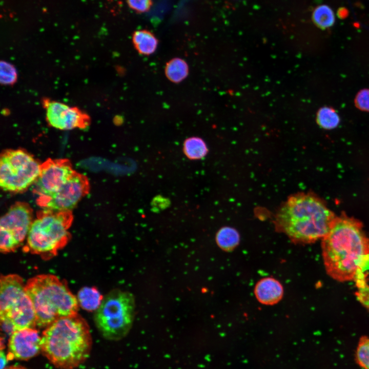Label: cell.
<instances>
[{"label":"cell","mask_w":369,"mask_h":369,"mask_svg":"<svg viewBox=\"0 0 369 369\" xmlns=\"http://www.w3.org/2000/svg\"><path fill=\"white\" fill-rule=\"evenodd\" d=\"M104 297L94 287H84L77 293L78 304L87 311H96L100 306Z\"/></svg>","instance_id":"2e32d148"},{"label":"cell","mask_w":369,"mask_h":369,"mask_svg":"<svg viewBox=\"0 0 369 369\" xmlns=\"http://www.w3.org/2000/svg\"><path fill=\"white\" fill-rule=\"evenodd\" d=\"M42 350V337L34 328L14 331L8 342V360H28Z\"/></svg>","instance_id":"4fadbf2b"},{"label":"cell","mask_w":369,"mask_h":369,"mask_svg":"<svg viewBox=\"0 0 369 369\" xmlns=\"http://www.w3.org/2000/svg\"><path fill=\"white\" fill-rule=\"evenodd\" d=\"M17 74L13 65L6 61H1V83L5 85H13L17 80Z\"/></svg>","instance_id":"603a6c76"},{"label":"cell","mask_w":369,"mask_h":369,"mask_svg":"<svg viewBox=\"0 0 369 369\" xmlns=\"http://www.w3.org/2000/svg\"><path fill=\"white\" fill-rule=\"evenodd\" d=\"M316 121L320 127L330 130L336 128L338 125L340 118L333 108L324 107L318 111Z\"/></svg>","instance_id":"44dd1931"},{"label":"cell","mask_w":369,"mask_h":369,"mask_svg":"<svg viewBox=\"0 0 369 369\" xmlns=\"http://www.w3.org/2000/svg\"><path fill=\"white\" fill-rule=\"evenodd\" d=\"M215 240L217 245L222 250L230 252L235 249L240 242V235L236 229L224 226L217 232Z\"/></svg>","instance_id":"e0dca14e"},{"label":"cell","mask_w":369,"mask_h":369,"mask_svg":"<svg viewBox=\"0 0 369 369\" xmlns=\"http://www.w3.org/2000/svg\"><path fill=\"white\" fill-rule=\"evenodd\" d=\"M357 288L355 295L357 300L369 311V285L366 278L358 279L355 281Z\"/></svg>","instance_id":"cb8c5ba5"},{"label":"cell","mask_w":369,"mask_h":369,"mask_svg":"<svg viewBox=\"0 0 369 369\" xmlns=\"http://www.w3.org/2000/svg\"><path fill=\"white\" fill-rule=\"evenodd\" d=\"M30 205L18 201L12 204L0 220V250L3 253L13 252L26 239L33 221Z\"/></svg>","instance_id":"9c48e42d"},{"label":"cell","mask_w":369,"mask_h":369,"mask_svg":"<svg viewBox=\"0 0 369 369\" xmlns=\"http://www.w3.org/2000/svg\"><path fill=\"white\" fill-rule=\"evenodd\" d=\"M132 41L137 51L144 55L154 53L158 45V40L156 36L147 29L135 31L132 34Z\"/></svg>","instance_id":"9a60e30c"},{"label":"cell","mask_w":369,"mask_h":369,"mask_svg":"<svg viewBox=\"0 0 369 369\" xmlns=\"http://www.w3.org/2000/svg\"><path fill=\"white\" fill-rule=\"evenodd\" d=\"M348 15V10L344 7L340 8L337 11V15L339 18L344 19Z\"/></svg>","instance_id":"4316f807"},{"label":"cell","mask_w":369,"mask_h":369,"mask_svg":"<svg viewBox=\"0 0 369 369\" xmlns=\"http://www.w3.org/2000/svg\"><path fill=\"white\" fill-rule=\"evenodd\" d=\"M324 265L327 274L340 282L366 278L369 270V239L361 222L342 213L336 216L322 239Z\"/></svg>","instance_id":"6da1fadb"},{"label":"cell","mask_w":369,"mask_h":369,"mask_svg":"<svg viewBox=\"0 0 369 369\" xmlns=\"http://www.w3.org/2000/svg\"><path fill=\"white\" fill-rule=\"evenodd\" d=\"M88 178L75 171L69 179L56 192L38 196L37 204L44 210L56 211H71L90 191Z\"/></svg>","instance_id":"30bf717a"},{"label":"cell","mask_w":369,"mask_h":369,"mask_svg":"<svg viewBox=\"0 0 369 369\" xmlns=\"http://www.w3.org/2000/svg\"><path fill=\"white\" fill-rule=\"evenodd\" d=\"M42 104L46 111V121L52 127L61 130L84 129L90 124V116L77 107L49 98L43 99Z\"/></svg>","instance_id":"7c38bea8"},{"label":"cell","mask_w":369,"mask_h":369,"mask_svg":"<svg viewBox=\"0 0 369 369\" xmlns=\"http://www.w3.org/2000/svg\"><path fill=\"white\" fill-rule=\"evenodd\" d=\"M355 103L360 110L369 112V89H363L357 94Z\"/></svg>","instance_id":"484cf974"},{"label":"cell","mask_w":369,"mask_h":369,"mask_svg":"<svg viewBox=\"0 0 369 369\" xmlns=\"http://www.w3.org/2000/svg\"><path fill=\"white\" fill-rule=\"evenodd\" d=\"M355 359L359 365L364 369H369V337L360 338L355 354Z\"/></svg>","instance_id":"7402d4cb"},{"label":"cell","mask_w":369,"mask_h":369,"mask_svg":"<svg viewBox=\"0 0 369 369\" xmlns=\"http://www.w3.org/2000/svg\"><path fill=\"white\" fill-rule=\"evenodd\" d=\"M40 164L24 150L7 149L0 158V186L4 191L19 193L36 181Z\"/></svg>","instance_id":"ba28073f"},{"label":"cell","mask_w":369,"mask_h":369,"mask_svg":"<svg viewBox=\"0 0 369 369\" xmlns=\"http://www.w3.org/2000/svg\"><path fill=\"white\" fill-rule=\"evenodd\" d=\"M25 290L35 311L36 325L47 327L57 320L77 314L78 302L66 282L51 274L29 279Z\"/></svg>","instance_id":"277c9868"},{"label":"cell","mask_w":369,"mask_h":369,"mask_svg":"<svg viewBox=\"0 0 369 369\" xmlns=\"http://www.w3.org/2000/svg\"><path fill=\"white\" fill-rule=\"evenodd\" d=\"M0 318L4 330L10 335L15 331L36 326L32 301L18 275L1 276Z\"/></svg>","instance_id":"8992f818"},{"label":"cell","mask_w":369,"mask_h":369,"mask_svg":"<svg viewBox=\"0 0 369 369\" xmlns=\"http://www.w3.org/2000/svg\"><path fill=\"white\" fill-rule=\"evenodd\" d=\"M73 220L71 211H39L30 226L24 251L44 259L54 257L69 242Z\"/></svg>","instance_id":"5b68a950"},{"label":"cell","mask_w":369,"mask_h":369,"mask_svg":"<svg viewBox=\"0 0 369 369\" xmlns=\"http://www.w3.org/2000/svg\"><path fill=\"white\" fill-rule=\"evenodd\" d=\"M254 294L258 301L263 304L273 305L282 298L283 288L276 279L268 277L259 280L254 288Z\"/></svg>","instance_id":"5bb4252c"},{"label":"cell","mask_w":369,"mask_h":369,"mask_svg":"<svg viewBox=\"0 0 369 369\" xmlns=\"http://www.w3.org/2000/svg\"><path fill=\"white\" fill-rule=\"evenodd\" d=\"M135 299L132 293L115 289L110 292L94 314L95 325L101 335L118 340L129 332L135 316Z\"/></svg>","instance_id":"52a82bcc"},{"label":"cell","mask_w":369,"mask_h":369,"mask_svg":"<svg viewBox=\"0 0 369 369\" xmlns=\"http://www.w3.org/2000/svg\"><path fill=\"white\" fill-rule=\"evenodd\" d=\"M128 6L136 13L148 12L153 5V0H126Z\"/></svg>","instance_id":"d4e9b609"},{"label":"cell","mask_w":369,"mask_h":369,"mask_svg":"<svg viewBox=\"0 0 369 369\" xmlns=\"http://www.w3.org/2000/svg\"><path fill=\"white\" fill-rule=\"evenodd\" d=\"M312 17L315 25L322 29L331 27L335 20L333 11L326 5L317 6L313 11Z\"/></svg>","instance_id":"ffe728a7"},{"label":"cell","mask_w":369,"mask_h":369,"mask_svg":"<svg viewBox=\"0 0 369 369\" xmlns=\"http://www.w3.org/2000/svg\"><path fill=\"white\" fill-rule=\"evenodd\" d=\"M183 152L190 160H198L204 157L209 150L205 141L199 137L187 138L183 144Z\"/></svg>","instance_id":"d6986e66"},{"label":"cell","mask_w":369,"mask_h":369,"mask_svg":"<svg viewBox=\"0 0 369 369\" xmlns=\"http://www.w3.org/2000/svg\"><path fill=\"white\" fill-rule=\"evenodd\" d=\"M165 73L170 81L174 83H180L188 75V65L182 58H174L166 64Z\"/></svg>","instance_id":"ac0fdd59"},{"label":"cell","mask_w":369,"mask_h":369,"mask_svg":"<svg viewBox=\"0 0 369 369\" xmlns=\"http://www.w3.org/2000/svg\"><path fill=\"white\" fill-rule=\"evenodd\" d=\"M91 346L89 327L78 314L57 320L42 334L41 351L61 369H74L84 362Z\"/></svg>","instance_id":"3957f363"},{"label":"cell","mask_w":369,"mask_h":369,"mask_svg":"<svg viewBox=\"0 0 369 369\" xmlns=\"http://www.w3.org/2000/svg\"><path fill=\"white\" fill-rule=\"evenodd\" d=\"M5 369H26L23 367L22 366H10L8 368H5Z\"/></svg>","instance_id":"f1b7e54d"},{"label":"cell","mask_w":369,"mask_h":369,"mask_svg":"<svg viewBox=\"0 0 369 369\" xmlns=\"http://www.w3.org/2000/svg\"><path fill=\"white\" fill-rule=\"evenodd\" d=\"M1 357V369H5V366L7 363V357L5 355V352L1 350L0 353Z\"/></svg>","instance_id":"83f0119b"},{"label":"cell","mask_w":369,"mask_h":369,"mask_svg":"<svg viewBox=\"0 0 369 369\" xmlns=\"http://www.w3.org/2000/svg\"><path fill=\"white\" fill-rule=\"evenodd\" d=\"M336 217L325 202L313 193L289 196L277 210L275 229L295 243H311L322 239Z\"/></svg>","instance_id":"7a4b0ae2"},{"label":"cell","mask_w":369,"mask_h":369,"mask_svg":"<svg viewBox=\"0 0 369 369\" xmlns=\"http://www.w3.org/2000/svg\"><path fill=\"white\" fill-rule=\"evenodd\" d=\"M75 171L68 159H47L40 164L39 174L34 183V193L38 196L56 192Z\"/></svg>","instance_id":"8fae6325"}]
</instances>
